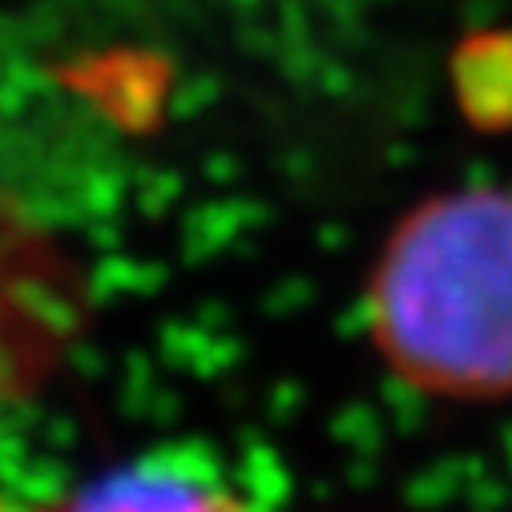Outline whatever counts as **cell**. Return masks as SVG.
Listing matches in <instances>:
<instances>
[{
	"mask_svg": "<svg viewBox=\"0 0 512 512\" xmlns=\"http://www.w3.org/2000/svg\"><path fill=\"white\" fill-rule=\"evenodd\" d=\"M371 343L408 388L512 396V194L464 190L412 210L371 279Z\"/></svg>",
	"mask_w": 512,
	"mask_h": 512,
	"instance_id": "1",
	"label": "cell"
},
{
	"mask_svg": "<svg viewBox=\"0 0 512 512\" xmlns=\"http://www.w3.org/2000/svg\"><path fill=\"white\" fill-rule=\"evenodd\" d=\"M456 85L468 117L488 130L512 125V37H476L460 49Z\"/></svg>",
	"mask_w": 512,
	"mask_h": 512,
	"instance_id": "3",
	"label": "cell"
},
{
	"mask_svg": "<svg viewBox=\"0 0 512 512\" xmlns=\"http://www.w3.org/2000/svg\"><path fill=\"white\" fill-rule=\"evenodd\" d=\"M0 512H250L226 484L186 464H130L105 472L49 504L9 508L0 500Z\"/></svg>",
	"mask_w": 512,
	"mask_h": 512,
	"instance_id": "2",
	"label": "cell"
}]
</instances>
